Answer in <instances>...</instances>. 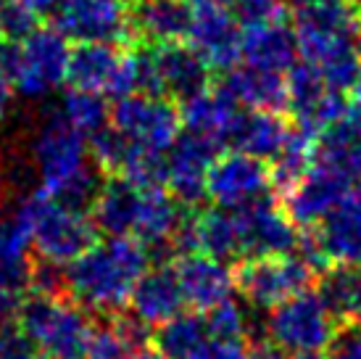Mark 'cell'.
Instances as JSON below:
<instances>
[{
	"mask_svg": "<svg viewBox=\"0 0 361 359\" xmlns=\"http://www.w3.org/2000/svg\"><path fill=\"white\" fill-rule=\"evenodd\" d=\"M317 272L295 254L288 257H256L235 267V290L253 310L271 312L288 299L309 290Z\"/></svg>",
	"mask_w": 361,
	"mask_h": 359,
	"instance_id": "cell-6",
	"label": "cell"
},
{
	"mask_svg": "<svg viewBox=\"0 0 361 359\" xmlns=\"http://www.w3.org/2000/svg\"><path fill=\"white\" fill-rule=\"evenodd\" d=\"M267 339L285 354H322L338 333V322L322 304L317 290H303L267 312Z\"/></svg>",
	"mask_w": 361,
	"mask_h": 359,
	"instance_id": "cell-5",
	"label": "cell"
},
{
	"mask_svg": "<svg viewBox=\"0 0 361 359\" xmlns=\"http://www.w3.org/2000/svg\"><path fill=\"white\" fill-rule=\"evenodd\" d=\"M185 307L188 304L182 296L174 261H153L135 283L130 296V312H135L148 328H161L171 317L182 314Z\"/></svg>",
	"mask_w": 361,
	"mask_h": 359,
	"instance_id": "cell-16",
	"label": "cell"
},
{
	"mask_svg": "<svg viewBox=\"0 0 361 359\" xmlns=\"http://www.w3.org/2000/svg\"><path fill=\"white\" fill-rule=\"evenodd\" d=\"M135 140H130L124 132H119L114 124L98 130L95 135L87 138V148H90V159L95 167L106 175V177H119L127 161H130L132 151H135Z\"/></svg>",
	"mask_w": 361,
	"mask_h": 359,
	"instance_id": "cell-33",
	"label": "cell"
},
{
	"mask_svg": "<svg viewBox=\"0 0 361 359\" xmlns=\"http://www.w3.org/2000/svg\"><path fill=\"white\" fill-rule=\"evenodd\" d=\"M290 359H327V354L322 351V354H293Z\"/></svg>",
	"mask_w": 361,
	"mask_h": 359,
	"instance_id": "cell-48",
	"label": "cell"
},
{
	"mask_svg": "<svg viewBox=\"0 0 361 359\" xmlns=\"http://www.w3.org/2000/svg\"><path fill=\"white\" fill-rule=\"evenodd\" d=\"M324 354H327V359H361V325L338 328Z\"/></svg>",
	"mask_w": 361,
	"mask_h": 359,
	"instance_id": "cell-40",
	"label": "cell"
},
{
	"mask_svg": "<svg viewBox=\"0 0 361 359\" xmlns=\"http://www.w3.org/2000/svg\"><path fill=\"white\" fill-rule=\"evenodd\" d=\"M85 357L87 359H132L135 351L119 339V333L114 330L111 319L106 317V322H95Z\"/></svg>",
	"mask_w": 361,
	"mask_h": 359,
	"instance_id": "cell-37",
	"label": "cell"
},
{
	"mask_svg": "<svg viewBox=\"0 0 361 359\" xmlns=\"http://www.w3.org/2000/svg\"><path fill=\"white\" fill-rule=\"evenodd\" d=\"M174 269L180 278L185 304L192 312L203 314L232 299L235 269L227 267V261L211 259L206 254H185V257H177Z\"/></svg>",
	"mask_w": 361,
	"mask_h": 359,
	"instance_id": "cell-15",
	"label": "cell"
},
{
	"mask_svg": "<svg viewBox=\"0 0 361 359\" xmlns=\"http://www.w3.org/2000/svg\"><path fill=\"white\" fill-rule=\"evenodd\" d=\"M353 3H356V6H359V11H361V0H353Z\"/></svg>",
	"mask_w": 361,
	"mask_h": 359,
	"instance_id": "cell-50",
	"label": "cell"
},
{
	"mask_svg": "<svg viewBox=\"0 0 361 359\" xmlns=\"http://www.w3.org/2000/svg\"><path fill=\"white\" fill-rule=\"evenodd\" d=\"M240 109H259L271 114H288V85L280 71L256 69V66H235L221 71V80L214 85Z\"/></svg>",
	"mask_w": 361,
	"mask_h": 359,
	"instance_id": "cell-18",
	"label": "cell"
},
{
	"mask_svg": "<svg viewBox=\"0 0 361 359\" xmlns=\"http://www.w3.org/2000/svg\"><path fill=\"white\" fill-rule=\"evenodd\" d=\"M185 206H180L171 199V193L166 188L159 190H142L140 201V214H137V225H135V238L140 240L148 249L153 261H161L164 251H171V238L180 228Z\"/></svg>",
	"mask_w": 361,
	"mask_h": 359,
	"instance_id": "cell-22",
	"label": "cell"
},
{
	"mask_svg": "<svg viewBox=\"0 0 361 359\" xmlns=\"http://www.w3.org/2000/svg\"><path fill=\"white\" fill-rule=\"evenodd\" d=\"M188 42L209 61L211 69H235L243 61V27L232 13V0H195Z\"/></svg>",
	"mask_w": 361,
	"mask_h": 359,
	"instance_id": "cell-12",
	"label": "cell"
},
{
	"mask_svg": "<svg viewBox=\"0 0 361 359\" xmlns=\"http://www.w3.org/2000/svg\"><path fill=\"white\" fill-rule=\"evenodd\" d=\"M221 146L203 135L180 132L166 153V190L185 209H198L209 199V170L219 159Z\"/></svg>",
	"mask_w": 361,
	"mask_h": 359,
	"instance_id": "cell-11",
	"label": "cell"
},
{
	"mask_svg": "<svg viewBox=\"0 0 361 359\" xmlns=\"http://www.w3.org/2000/svg\"><path fill=\"white\" fill-rule=\"evenodd\" d=\"M203 322L209 330L211 341H224V343H245L248 336V317L243 307L235 299H227L214 310L203 312Z\"/></svg>",
	"mask_w": 361,
	"mask_h": 359,
	"instance_id": "cell-34",
	"label": "cell"
},
{
	"mask_svg": "<svg viewBox=\"0 0 361 359\" xmlns=\"http://www.w3.org/2000/svg\"><path fill=\"white\" fill-rule=\"evenodd\" d=\"M16 209L27 220L32 233V249L40 259L56 264H71L82 254L98 243V230L87 214L63 209L61 204L48 199L40 188L30 193Z\"/></svg>",
	"mask_w": 361,
	"mask_h": 359,
	"instance_id": "cell-2",
	"label": "cell"
},
{
	"mask_svg": "<svg viewBox=\"0 0 361 359\" xmlns=\"http://www.w3.org/2000/svg\"><path fill=\"white\" fill-rule=\"evenodd\" d=\"M32 257H13L0 249V290H24L30 293Z\"/></svg>",
	"mask_w": 361,
	"mask_h": 359,
	"instance_id": "cell-39",
	"label": "cell"
},
{
	"mask_svg": "<svg viewBox=\"0 0 361 359\" xmlns=\"http://www.w3.org/2000/svg\"><path fill=\"white\" fill-rule=\"evenodd\" d=\"M16 3H21V6H27L30 11H35L37 16H53L56 13V8L61 6V0H16Z\"/></svg>",
	"mask_w": 361,
	"mask_h": 359,
	"instance_id": "cell-44",
	"label": "cell"
},
{
	"mask_svg": "<svg viewBox=\"0 0 361 359\" xmlns=\"http://www.w3.org/2000/svg\"><path fill=\"white\" fill-rule=\"evenodd\" d=\"M40 30V16L16 0H0V37L8 42L30 40Z\"/></svg>",
	"mask_w": 361,
	"mask_h": 359,
	"instance_id": "cell-35",
	"label": "cell"
},
{
	"mask_svg": "<svg viewBox=\"0 0 361 359\" xmlns=\"http://www.w3.org/2000/svg\"><path fill=\"white\" fill-rule=\"evenodd\" d=\"M314 135L301 130L298 124H290L288 140L282 151L269 161V177H271V190L277 196H288L298 182L314 167Z\"/></svg>",
	"mask_w": 361,
	"mask_h": 359,
	"instance_id": "cell-31",
	"label": "cell"
},
{
	"mask_svg": "<svg viewBox=\"0 0 361 359\" xmlns=\"http://www.w3.org/2000/svg\"><path fill=\"white\" fill-rule=\"evenodd\" d=\"M153 56H156L164 98L185 103V100L211 90V71L214 69L188 40L153 45Z\"/></svg>",
	"mask_w": 361,
	"mask_h": 359,
	"instance_id": "cell-14",
	"label": "cell"
},
{
	"mask_svg": "<svg viewBox=\"0 0 361 359\" xmlns=\"http://www.w3.org/2000/svg\"><path fill=\"white\" fill-rule=\"evenodd\" d=\"M19 325L45 357H85L95 319L71 299L30 293L19 312Z\"/></svg>",
	"mask_w": 361,
	"mask_h": 359,
	"instance_id": "cell-4",
	"label": "cell"
},
{
	"mask_svg": "<svg viewBox=\"0 0 361 359\" xmlns=\"http://www.w3.org/2000/svg\"><path fill=\"white\" fill-rule=\"evenodd\" d=\"M11 98H13V85H11V80L6 77V71L0 69V119L8 114Z\"/></svg>",
	"mask_w": 361,
	"mask_h": 359,
	"instance_id": "cell-45",
	"label": "cell"
},
{
	"mask_svg": "<svg viewBox=\"0 0 361 359\" xmlns=\"http://www.w3.org/2000/svg\"><path fill=\"white\" fill-rule=\"evenodd\" d=\"M314 286L338 328L361 325V264H332L317 275Z\"/></svg>",
	"mask_w": 361,
	"mask_h": 359,
	"instance_id": "cell-26",
	"label": "cell"
},
{
	"mask_svg": "<svg viewBox=\"0 0 361 359\" xmlns=\"http://www.w3.org/2000/svg\"><path fill=\"white\" fill-rule=\"evenodd\" d=\"M209 201L227 211H240L256 201L274 196L269 164L240 151L219 153L209 170Z\"/></svg>",
	"mask_w": 361,
	"mask_h": 359,
	"instance_id": "cell-10",
	"label": "cell"
},
{
	"mask_svg": "<svg viewBox=\"0 0 361 359\" xmlns=\"http://www.w3.org/2000/svg\"><path fill=\"white\" fill-rule=\"evenodd\" d=\"M188 3H195V0H188Z\"/></svg>",
	"mask_w": 361,
	"mask_h": 359,
	"instance_id": "cell-52",
	"label": "cell"
},
{
	"mask_svg": "<svg viewBox=\"0 0 361 359\" xmlns=\"http://www.w3.org/2000/svg\"><path fill=\"white\" fill-rule=\"evenodd\" d=\"M0 359H40V349L16 322L0 325Z\"/></svg>",
	"mask_w": 361,
	"mask_h": 359,
	"instance_id": "cell-38",
	"label": "cell"
},
{
	"mask_svg": "<svg viewBox=\"0 0 361 359\" xmlns=\"http://www.w3.org/2000/svg\"><path fill=\"white\" fill-rule=\"evenodd\" d=\"M192 243L195 254H206L211 259H243V233L238 214L219 206L192 209Z\"/></svg>",
	"mask_w": 361,
	"mask_h": 359,
	"instance_id": "cell-24",
	"label": "cell"
},
{
	"mask_svg": "<svg viewBox=\"0 0 361 359\" xmlns=\"http://www.w3.org/2000/svg\"><path fill=\"white\" fill-rule=\"evenodd\" d=\"M314 233L330 267L332 264H361V211L351 201V196H345L341 206H335L314 228Z\"/></svg>",
	"mask_w": 361,
	"mask_h": 359,
	"instance_id": "cell-25",
	"label": "cell"
},
{
	"mask_svg": "<svg viewBox=\"0 0 361 359\" xmlns=\"http://www.w3.org/2000/svg\"><path fill=\"white\" fill-rule=\"evenodd\" d=\"M40 359H82V357H40Z\"/></svg>",
	"mask_w": 361,
	"mask_h": 359,
	"instance_id": "cell-49",
	"label": "cell"
},
{
	"mask_svg": "<svg viewBox=\"0 0 361 359\" xmlns=\"http://www.w3.org/2000/svg\"><path fill=\"white\" fill-rule=\"evenodd\" d=\"M61 111L87 138L111 124V106L109 100L103 98V93L69 88V93L61 100Z\"/></svg>",
	"mask_w": 361,
	"mask_h": 359,
	"instance_id": "cell-32",
	"label": "cell"
},
{
	"mask_svg": "<svg viewBox=\"0 0 361 359\" xmlns=\"http://www.w3.org/2000/svg\"><path fill=\"white\" fill-rule=\"evenodd\" d=\"M314 167L330 172L348 185H361V140L343 122H335L314 140Z\"/></svg>",
	"mask_w": 361,
	"mask_h": 359,
	"instance_id": "cell-27",
	"label": "cell"
},
{
	"mask_svg": "<svg viewBox=\"0 0 361 359\" xmlns=\"http://www.w3.org/2000/svg\"><path fill=\"white\" fill-rule=\"evenodd\" d=\"M348 193H351L348 182L319 167H311L309 175L288 196H282V209L301 230L317 228L335 206H341V201Z\"/></svg>",
	"mask_w": 361,
	"mask_h": 359,
	"instance_id": "cell-17",
	"label": "cell"
},
{
	"mask_svg": "<svg viewBox=\"0 0 361 359\" xmlns=\"http://www.w3.org/2000/svg\"><path fill=\"white\" fill-rule=\"evenodd\" d=\"M345 124L361 140V93H353L348 98V111H345Z\"/></svg>",
	"mask_w": 361,
	"mask_h": 359,
	"instance_id": "cell-43",
	"label": "cell"
},
{
	"mask_svg": "<svg viewBox=\"0 0 361 359\" xmlns=\"http://www.w3.org/2000/svg\"><path fill=\"white\" fill-rule=\"evenodd\" d=\"M153 343L166 359H203L211 336L198 312H182L156 328Z\"/></svg>",
	"mask_w": 361,
	"mask_h": 359,
	"instance_id": "cell-30",
	"label": "cell"
},
{
	"mask_svg": "<svg viewBox=\"0 0 361 359\" xmlns=\"http://www.w3.org/2000/svg\"><path fill=\"white\" fill-rule=\"evenodd\" d=\"M290 124L285 122V114H271L259 109H240L230 124L224 148L248 153L253 159L269 164L282 151L288 140Z\"/></svg>",
	"mask_w": 361,
	"mask_h": 359,
	"instance_id": "cell-19",
	"label": "cell"
},
{
	"mask_svg": "<svg viewBox=\"0 0 361 359\" xmlns=\"http://www.w3.org/2000/svg\"><path fill=\"white\" fill-rule=\"evenodd\" d=\"M69 56V40L56 27H40L24 42L0 40V69L27 98H45L63 85Z\"/></svg>",
	"mask_w": 361,
	"mask_h": 359,
	"instance_id": "cell-3",
	"label": "cell"
},
{
	"mask_svg": "<svg viewBox=\"0 0 361 359\" xmlns=\"http://www.w3.org/2000/svg\"><path fill=\"white\" fill-rule=\"evenodd\" d=\"M298 56H301V50H298L295 30L288 27L285 21L243 30L240 59L248 66L285 74L298 61Z\"/></svg>",
	"mask_w": 361,
	"mask_h": 359,
	"instance_id": "cell-23",
	"label": "cell"
},
{
	"mask_svg": "<svg viewBox=\"0 0 361 359\" xmlns=\"http://www.w3.org/2000/svg\"><path fill=\"white\" fill-rule=\"evenodd\" d=\"M32 161L40 175V190L51 196L92 161L87 135H82L61 109L51 111L32 140Z\"/></svg>",
	"mask_w": 361,
	"mask_h": 359,
	"instance_id": "cell-7",
	"label": "cell"
},
{
	"mask_svg": "<svg viewBox=\"0 0 361 359\" xmlns=\"http://www.w3.org/2000/svg\"><path fill=\"white\" fill-rule=\"evenodd\" d=\"M232 13L243 30L282 21L288 13L285 0H232Z\"/></svg>",
	"mask_w": 361,
	"mask_h": 359,
	"instance_id": "cell-36",
	"label": "cell"
},
{
	"mask_svg": "<svg viewBox=\"0 0 361 359\" xmlns=\"http://www.w3.org/2000/svg\"><path fill=\"white\" fill-rule=\"evenodd\" d=\"M151 267V254L135 235L106 238L66 264L69 299L92 317H111L130 307L140 275Z\"/></svg>",
	"mask_w": 361,
	"mask_h": 359,
	"instance_id": "cell-1",
	"label": "cell"
},
{
	"mask_svg": "<svg viewBox=\"0 0 361 359\" xmlns=\"http://www.w3.org/2000/svg\"><path fill=\"white\" fill-rule=\"evenodd\" d=\"M248 359H288L280 346H274L267 336H259L256 341L248 343Z\"/></svg>",
	"mask_w": 361,
	"mask_h": 359,
	"instance_id": "cell-42",
	"label": "cell"
},
{
	"mask_svg": "<svg viewBox=\"0 0 361 359\" xmlns=\"http://www.w3.org/2000/svg\"><path fill=\"white\" fill-rule=\"evenodd\" d=\"M53 27L74 42H106L127 48L135 40L127 0H61Z\"/></svg>",
	"mask_w": 361,
	"mask_h": 359,
	"instance_id": "cell-8",
	"label": "cell"
},
{
	"mask_svg": "<svg viewBox=\"0 0 361 359\" xmlns=\"http://www.w3.org/2000/svg\"><path fill=\"white\" fill-rule=\"evenodd\" d=\"M132 359H166V357H164V354H161L156 346H145V349H140Z\"/></svg>",
	"mask_w": 361,
	"mask_h": 359,
	"instance_id": "cell-46",
	"label": "cell"
},
{
	"mask_svg": "<svg viewBox=\"0 0 361 359\" xmlns=\"http://www.w3.org/2000/svg\"><path fill=\"white\" fill-rule=\"evenodd\" d=\"M127 3H137V0H127Z\"/></svg>",
	"mask_w": 361,
	"mask_h": 359,
	"instance_id": "cell-51",
	"label": "cell"
},
{
	"mask_svg": "<svg viewBox=\"0 0 361 359\" xmlns=\"http://www.w3.org/2000/svg\"><path fill=\"white\" fill-rule=\"evenodd\" d=\"M111 124L142 148L169 153L182 132L180 106L159 95H127L114 100Z\"/></svg>",
	"mask_w": 361,
	"mask_h": 359,
	"instance_id": "cell-9",
	"label": "cell"
},
{
	"mask_svg": "<svg viewBox=\"0 0 361 359\" xmlns=\"http://www.w3.org/2000/svg\"><path fill=\"white\" fill-rule=\"evenodd\" d=\"M203 359H248L245 343H224V341H211Z\"/></svg>",
	"mask_w": 361,
	"mask_h": 359,
	"instance_id": "cell-41",
	"label": "cell"
},
{
	"mask_svg": "<svg viewBox=\"0 0 361 359\" xmlns=\"http://www.w3.org/2000/svg\"><path fill=\"white\" fill-rule=\"evenodd\" d=\"M142 190L124 177H106L95 204L90 206V220L95 230L106 238L135 235L140 214Z\"/></svg>",
	"mask_w": 361,
	"mask_h": 359,
	"instance_id": "cell-21",
	"label": "cell"
},
{
	"mask_svg": "<svg viewBox=\"0 0 361 359\" xmlns=\"http://www.w3.org/2000/svg\"><path fill=\"white\" fill-rule=\"evenodd\" d=\"M0 40H3V37H0Z\"/></svg>",
	"mask_w": 361,
	"mask_h": 359,
	"instance_id": "cell-53",
	"label": "cell"
},
{
	"mask_svg": "<svg viewBox=\"0 0 361 359\" xmlns=\"http://www.w3.org/2000/svg\"><path fill=\"white\" fill-rule=\"evenodd\" d=\"M235 214L240 220L243 259L288 257L293 251H298L301 228L288 217V211L282 209V204H277L274 196H267Z\"/></svg>",
	"mask_w": 361,
	"mask_h": 359,
	"instance_id": "cell-13",
	"label": "cell"
},
{
	"mask_svg": "<svg viewBox=\"0 0 361 359\" xmlns=\"http://www.w3.org/2000/svg\"><path fill=\"white\" fill-rule=\"evenodd\" d=\"M135 40L145 45L188 40L192 24V3L188 0H137L130 6Z\"/></svg>",
	"mask_w": 361,
	"mask_h": 359,
	"instance_id": "cell-20",
	"label": "cell"
},
{
	"mask_svg": "<svg viewBox=\"0 0 361 359\" xmlns=\"http://www.w3.org/2000/svg\"><path fill=\"white\" fill-rule=\"evenodd\" d=\"M348 196H351V201H353V204H356V206H359V211H361V185H356V188H351V193H348Z\"/></svg>",
	"mask_w": 361,
	"mask_h": 359,
	"instance_id": "cell-47",
	"label": "cell"
},
{
	"mask_svg": "<svg viewBox=\"0 0 361 359\" xmlns=\"http://www.w3.org/2000/svg\"><path fill=\"white\" fill-rule=\"evenodd\" d=\"M240 106L232 98H227L221 90H206L195 98L180 103V119L182 130L192 135H203L209 140H216L224 148V140L230 132V124Z\"/></svg>",
	"mask_w": 361,
	"mask_h": 359,
	"instance_id": "cell-28",
	"label": "cell"
},
{
	"mask_svg": "<svg viewBox=\"0 0 361 359\" xmlns=\"http://www.w3.org/2000/svg\"><path fill=\"white\" fill-rule=\"evenodd\" d=\"M119 45H106V42H77L69 56V71L66 82L74 90H92V93H106L111 77L116 71L121 56Z\"/></svg>",
	"mask_w": 361,
	"mask_h": 359,
	"instance_id": "cell-29",
	"label": "cell"
}]
</instances>
